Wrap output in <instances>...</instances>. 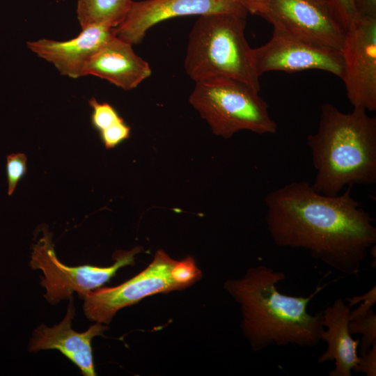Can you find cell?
<instances>
[{
	"label": "cell",
	"instance_id": "obj_1",
	"mask_svg": "<svg viewBox=\"0 0 376 376\" xmlns=\"http://www.w3.org/2000/svg\"><path fill=\"white\" fill-rule=\"evenodd\" d=\"M327 196L298 181L266 195V225L279 247L301 248L329 267L358 275L368 251L376 243L373 219L352 196Z\"/></svg>",
	"mask_w": 376,
	"mask_h": 376
},
{
	"label": "cell",
	"instance_id": "obj_2",
	"mask_svg": "<svg viewBox=\"0 0 376 376\" xmlns=\"http://www.w3.org/2000/svg\"><path fill=\"white\" fill-rule=\"evenodd\" d=\"M285 279L283 272L268 266L249 267L244 276L229 279L225 290L240 306L242 329L252 349L272 346L313 347L320 341L322 311L312 315L308 306L330 283L318 285L307 297L281 293L276 284Z\"/></svg>",
	"mask_w": 376,
	"mask_h": 376
},
{
	"label": "cell",
	"instance_id": "obj_3",
	"mask_svg": "<svg viewBox=\"0 0 376 376\" xmlns=\"http://www.w3.org/2000/svg\"><path fill=\"white\" fill-rule=\"evenodd\" d=\"M366 111L345 113L330 103L321 105L318 131L306 138L316 191L336 196L345 186L376 182V118Z\"/></svg>",
	"mask_w": 376,
	"mask_h": 376
},
{
	"label": "cell",
	"instance_id": "obj_4",
	"mask_svg": "<svg viewBox=\"0 0 376 376\" xmlns=\"http://www.w3.org/2000/svg\"><path fill=\"white\" fill-rule=\"evenodd\" d=\"M246 17L232 13L199 16L188 37L185 69L195 82L223 77L259 92L253 48L246 39Z\"/></svg>",
	"mask_w": 376,
	"mask_h": 376
},
{
	"label": "cell",
	"instance_id": "obj_5",
	"mask_svg": "<svg viewBox=\"0 0 376 376\" xmlns=\"http://www.w3.org/2000/svg\"><path fill=\"white\" fill-rule=\"evenodd\" d=\"M189 102L217 136L230 139L242 130L274 134L277 124L258 92L240 81L212 77L196 81Z\"/></svg>",
	"mask_w": 376,
	"mask_h": 376
},
{
	"label": "cell",
	"instance_id": "obj_6",
	"mask_svg": "<svg viewBox=\"0 0 376 376\" xmlns=\"http://www.w3.org/2000/svg\"><path fill=\"white\" fill-rule=\"evenodd\" d=\"M201 272L191 257L172 259L163 250L136 276L113 288H98L86 292L84 312L95 322L109 324L121 308L159 292L185 288L200 279Z\"/></svg>",
	"mask_w": 376,
	"mask_h": 376
},
{
	"label": "cell",
	"instance_id": "obj_7",
	"mask_svg": "<svg viewBox=\"0 0 376 376\" xmlns=\"http://www.w3.org/2000/svg\"><path fill=\"white\" fill-rule=\"evenodd\" d=\"M42 230V237L32 246L30 267L42 271L40 283L46 290L44 297L51 304L69 299L75 292L82 298L86 292L108 282L120 268L134 265V256L141 251L140 247L128 251H119L113 257L115 263L109 267H70L57 258L52 234L45 228Z\"/></svg>",
	"mask_w": 376,
	"mask_h": 376
},
{
	"label": "cell",
	"instance_id": "obj_8",
	"mask_svg": "<svg viewBox=\"0 0 376 376\" xmlns=\"http://www.w3.org/2000/svg\"><path fill=\"white\" fill-rule=\"evenodd\" d=\"M341 77L353 108L376 110V16L356 13L340 49Z\"/></svg>",
	"mask_w": 376,
	"mask_h": 376
},
{
	"label": "cell",
	"instance_id": "obj_9",
	"mask_svg": "<svg viewBox=\"0 0 376 376\" xmlns=\"http://www.w3.org/2000/svg\"><path fill=\"white\" fill-rule=\"evenodd\" d=\"M257 15L308 42L340 51L345 29L327 1L267 0Z\"/></svg>",
	"mask_w": 376,
	"mask_h": 376
},
{
	"label": "cell",
	"instance_id": "obj_10",
	"mask_svg": "<svg viewBox=\"0 0 376 376\" xmlns=\"http://www.w3.org/2000/svg\"><path fill=\"white\" fill-rule=\"evenodd\" d=\"M253 52L260 77L271 71L308 70L326 71L340 79L343 76L340 51L308 42L277 27H273L270 40Z\"/></svg>",
	"mask_w": 376,
	"mask_h": 376
},
{
	"label": "cell",
	"instance_id": "obj_11",
	"mask_svg": "<svg viewBox=\"0 0 376 376\" xmlns=\"http://www.w3.org/2000/svg\"><path fill=\"white\" fill-rule=\"evenodd\" d=\"M232 13L246 17L247 12L233 0L132 1L125 16L115 27L116 36L131 45L140 43L147 31L174 17Z\"/></svg>",
	"mask_w": 376,
	"mask_h": 376
},
{
	"label": "cell",
	"instance_id": "obj_12",
	"mask_svg": "<svg viewBox=\"0 0 376 376\" xmlns=\"http://www.w3.org/2000/svg\"><path fill=\"white\" fill-rule=\"evenodd\" d=\"M114 36L115 27L95 24L81 29L78 36L68 40L42 38L28 42L27 47L62 75L77 79L84 76L86 65L94 53Z\"/></svg>",
	"mask_w": 376,
	"mask_h": 376
},
{
	"label": "cell",
	"instance_id": "obj_13",
	"mask_svg": "<svg viewBox=\"0 0 376 376\" xmlns=\"http://www.w3.org/2000/svg\"><path fill=\"white\" fill-rule=\"evenodd\" d=\"M68 299L69 305L63 320L52 327L40 324L33 332L29 350H57L75 364L83 375L95 376L91 341L94 337L102 335L108 327L95 322L84 332L75 331L72 328L75 313L73 297Z\"/></svg>",
	"mask_w": 376,
	"mask_h": 376
},
{
	"label": "cell",
	"instance_id": "obj_14",
	"mask_svg": "<svg viewBox=\"0 0 376 376\" xmlns=\"http://www.w3.org/2000/svg\"><path fill=\"white\" fill-rule=\"evenodd\" d=\"M151 73L150 65L135 53L132 45L116 36L94 53L84 69V76L105 79L125 91L136 88Z\"/></svg>",
	"mask_w": 376,
	"mask_h": 376
},
{
	"label": "cell",
	"instance_id": "obj_15",
	"mask_svg": "<svg viewBox=\"0 0 376 376\" xmlns=\"http://www.w3.org/2000/svg\"><path fill=\"white\" fill-rule=\"evenodd\" d=\"M350 311L345 301L338 298L322 311L320 340L325 342L327 347L318 361L335 362L334 368L329 372V376H351V370L359 361L357 347L360 340H354L348 328Z\"/></svg>",
	"mask_w": 376,
	"mask_h": 376
},
{
	"label": "cell",
	"instance_id": "obj_16",
	"mask_svg": "<svg viewBox=\"0 0 376 376\" xmlns=\"http://www.w3.org/2000/svg\"><path fill=\"white\" fill-rule=\"evenodd\" d=\"M132 0H77V17L81 29L95 24L116 27L127 13Z\"/></svg>",
	"mask_w": 376,
	"mask_h": 376
},
{
	"label": "cell",
	"instance_id": "obj_17",
	"mask_svg": "<svg viewBox=\"0 0 376 376\" xmlns=\"http://www.w3.org/2000/svg\"><path fill=\"white\" fill-rule=\"evenodd\" d=\"M348 328L352 335L362 336L359 345L360 354L366 352L376 342V315L372 309L366 315L350 320Z\"/></svg>",
	"mask_w": 376,
	"mask_h": 376
},
{
	"label": "cell",
	"instance_id": "obj_18",
	"mask_svg": "<svg viewBox=\"0 0 376 376\" xmlns=\"http://www.w3.org/2000/svg\"><path fill=\"white\" fill-rule=\"evenodd\" d=\"M88 103L92 109L91 125L99 133L124 120L116 109L107 102H99L91 97Z\"/></svg>",
	"mask_w": 376,
	"mask_h": 376
},
{
	"label": "cell",
	"instance_id": "obj_19",
	"mask_svg": "<svg viewBox=\"0 0 376 376\" xmlns=\"http://www.w3.org/2000/svg\"><path fill=\"white\" fill-rule=\"evenodd\" d=\"M26 161V155L21 152L6 156V175L9 196L13 194L18 182L25 175L27 170Z\"/></svg>",
	"mask_w": 376,
	"mask_h": 376
},
{
	"label": "cell",
	"instance_id": "obj_20",
	"mask_svg": "<svg viewBox=\"0 0 376 376\" xmlns=\"http://www.w3.org/2000/svg\"><path fill=\"white\" fill-rule=\"evenodd\" d=\"M130 127L124 120L100 132L102 142L107 149H112L129 139Z\"/></svg>",
	"mask_w": 376,
	"mask_h": 376
},
{
	"label": "cell",
	"instance_id": "obj_21",
	"mask_svg": "<svg viewBox=\"0 0 376 376\" xmlns=\"http://www.w3.org/2000/svg\"><path fill=\"white\" fill-rule=\"evenodd\" d=\"M347 301L348 302L347 305L350 308L363 301V303L357 308L350 311V320L361 317L366 315L376 302V286L374 285L362 295L347 298Z\"/></svg>",
	"mask_w": 376,
	"mask_h": 376
},
{
	"label": "cell",
	"instance_id": "obj_22",
	"mask_svg": "<svg viewBox=\"0 0 376 376\" xmlns=\"http://www.w3.org/2000/svg\"><path fill=\"white\" fill-rule=\"evenodd\" d=\"M345 30L357 13L354 0H328Z\"/></svg>",
	"mask_w": 376,
	"mask_h": 376
},
{
	"label": "cell",
	"instance_id": "obj_23",
	"mask_svg": "<svg viewBox=\"0 0 376 376\" xmlns=\"http://www.w3.org/2000/svg\"><path fill=\"white\" fill-rule=\"evenodd\" d=\"M352 370L365 373L367 376L376 375V342L366 352L359 357L358 363Z\"/></svg>",
	"mask_w": 376,
	"mask_h": 376
},
{
	"label": "cell",
	"instance_id": "obj_24",
	"mask_svg": "<svg viewBox=\"0 0 376 376\" xmlns=\"http://www.w3.org/2000/svg\"><path fill=\"white\" fill-rule=\"evenodd\" d=\"M357 13L376 16V0H354Z\"/></svg>",
	"mask_w": 376,
	"mask_h": 376
},
{
	"label": "cell",
	"instance_id": "obj_25",
	"mask_svg": "<svg viewBox=\"0 0 376 376\" xmlns=\"http://www.w3.org/2000/svg\"><path fill=\"white\" fill-rule=\"evenodd\" d=\"M234 2L242 6L253 15H257L267 0H233Z\"/></svg>",
	"mask_w": 376,
	"mask_h": 376
},
{
	"label": "cell",
	"instance_id": "obj_26",
	"mask_svg": "<svg viewBox=\"0 0 376 376\" xmlns=\"http://www.w3.org/2000/svg\"><path fill=\"white\" fill-rule=\"evenodd\" d=\"M322 1H327V2H328V0H322Z\"/></svg>",
	"mask_w": 376,
	"mask_h": 376
}]
</instances>
